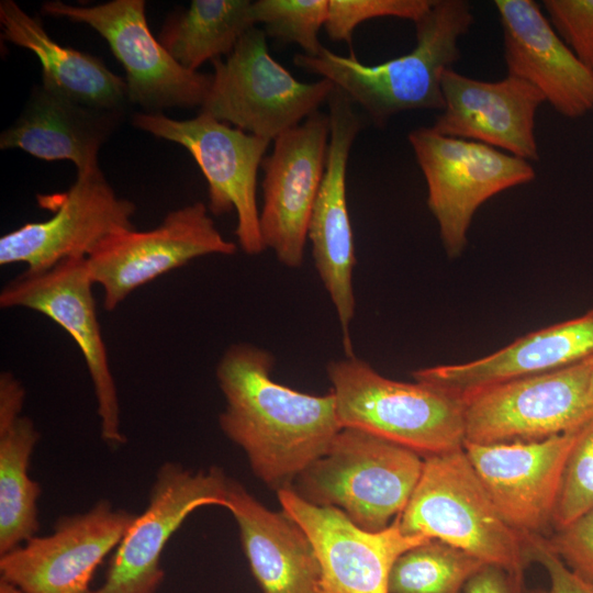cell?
Masks as SVG:
<instances>
[{"instance_id":"cell-1","label":"cell","mask_w":593,"mask_h":593,"mask_svg":"<svg viewBox=\"0 0 593 593\" xmlns=\"http://www.w3.org/2000/svg\"><path fill=\"white\" fill-rule=\"evenodd\" d=\"M273 356L248 343L230 346L216 366L226 406L225 436L245 452L254 474L278 492L323 456L343 428L334 393L314 395L272 379Z\"/></svg>"},{"instance_id":"cell-2","label":"cell","mask_w":593,"mask_h":593,"mask_svg":"<svg viewBox=\"0 0 593 593\" xmlns=\"http://www.w3.org/2000/svg\"><path fill=\"white\" fill-rule=\"evenodd\" d=\"M473 23L465 0H433L416 21V45L409 54L366 65L353 54L323 47L317 56L295 54V66L329 80L378 126L412 110H444V72L460 57L459 38Z\"/></svg>"},{"instance_id":"cell-3","label":"cell","mask_w":593,"mask_h":593,"mask_svg":"<svg viewBox=\"0 0 593 593\" xmlns=\"http://www.w3.org/2000/svg\"><path fill=\"white\" fill-rule=\"evenodd\" d=\"M406 535L454 546L524 581L526 536L504 519L463 448L424 458L418 483L395 518Z\"/></svg>"},{"instance_id":"cell-4","label":"cell","mask_w":593,"mask_h":593,"mask_svg":"<svg viewBox=\"0 0 593 593\" xmlns=\"http://www.w3.org/2000/svg\"><path fill=\"white\" fill-rule=\"evenodd\" d=\"M326 373L342 427L370 433L424 458L463 448L461 398L422 381L389 379L355 355L332 360Z\"/></svg>"},{"instance_id":"cell-5","label":"cell","mask_w":593,"mask_h":593,"mask_svg":"<svg viewBox=\"0 0 593 593\" xmlns=\"http://www.w3.org/2000/svg\"><path fill=\"white\" fill-rule=\"evenodd\" d=\"M423 467L424 457L410 448L343 427L291 490L312 505L340 510L365 530L379 532L406 507Z\"/></svg>"},{"instance_id":"cell-6","label":"cell","mask_w":593,"mask_h":593,"mask_svg":"<svg viewBox=\"0 0 593 593\" xmlns=\"http://www.w3.org/2000/svg\"><path fill=\"white\" fill-rule=\"evenodd\" d=\"M214 72L200 112L273 142L328 101L335 86L327 79L303 82L269 53L267 34L253 26Z\"/></svg>"},{"instance_id":"cell-7","label":"cell","mask_w":593,"mask_h":593,"mask_svg":"<svg viewBox=\"0 0 593 593\" xmlns=\"http://www.w3.org/2000/svg\"><path fill=\"white\" fill-rule=\"evenodd\" d=\"M407 138L449 258L465 251L472 219L485 201L536 176L527 160L479 142L441 135L432 127H417Z\"/></svg>"},{"instance_id":"cell-8","label":"cell","mask_w":593,"mask_h":593,"mask_svg":"<svg viewBox=\"0 0 593 593\" xmlns=\"http://www.w3.org/2000/svg\"><path fill=\"white\" fill-rule=\"evenodd\" d=\"M592 363L593 356L462 396L465 443L541 440L585 426L593 419L589 395Z\"/></svg>"},{"instance_id":"cell-9","label":"cell","mask_w":593,"mask_h":593,"mask_svg":"<svg viewBox=\"0 0 593 593\" xmlns=\"http://www.w3.org/2000/svg\"><path fill=\"white\" fill-rule=\"evenodd\" d=\"M133 124L183 146L206 179L209 211L219 216L235 210V235L242 250L258 255L266 249L259 224L257 175L269 141L202 112L188 120H175L160 112L137 113Z\"/></svg>"},{"instance_id":"cell-10","label":"cell","mask_w":593,"mask_h":593,"mask_svg":"<svg viewBox=\"0 0 593 593\" xmlns=\"http://www.w3.org/2000/svg\"><path fill=\"white\" fill-rule=\"evenodd\" d=\"M46 15L88 24L110 45L126 74L127 100L147 113L202 107L212 75L182 67L152 34L144 0H112L92 7L59 0L42 5Z\"/></svg>"},{"instance_id":"cell-11","label":"cell","mask_w":593,"mask_h":593,"mask_svg":"<svg viewBox=\"0 0 593 593\" xmlns=\"http://www.w3.org/2000/svg\"><path fill=\"white\" fill-rule=\"evenodd\" d=\"M86 257L69 258L43 271L25 270L0 292L3 309L38 312L70 335L88 369L97 400L101 439L112 448L126 443L121 409L107 347L97 316V304Z\"/></svg>"},{"instance_id":"cell-12","label":"cell","mask_w":593,"mask_h":593,"mask_svg":"<svg viewBox=\"0 0 593 593\" xmlns=\"http://www.w3.org/2000/svg\"><path fill=\"white\" fill-rule=\"evenodd\" d=\"M236 251L237 245L216 228L208 205L195 202L169 212L152 230L107 236L86 260L93 283L103 289V307L113 311L134 290L195 258Z\"/></svg>"},{"instance_id":"cell-13","label":"cell","mask_w":593,"mask_h":593,"mask_svg":"<svg viewBox=\"0 0 593 593\" xmlns=\"http://www.w3.org/2000/svg\"><path fill=\"white\" fill-rule=\"evenodd\" d=\"M231 480L219 467L192 471L176 462L161 465L147 507L135 516L92 593H156L165 578L160 561L167 542L195 510L226 508Z\"/></svg>"},{"instance_id":"cell-14","label":"cell","mask_w":593,"mask_h":593,"mask_svg":"<svg viewBox=\"0 0 593 593\" xmlns=\"http://www.w3.org/2000/svg\"><path fill=\"white\" fill-rule=\"evenodd\" d=\"M52 217L25 223L0 238V265L25 264L29 271L47 270L69 258L87 257L107 236L134 228L136 206L120 198L98 167L77 172L63 193L37 195Z\"/></svg>"},{"instance_id":"cell-15","label":"cell","mask_w":593,"mask_h":593,"mask_svg":"<svg viewBox=\"0 0 593 593\" xmlns=\"http://www.w3.org/2000/svg\"><path fill=\"white\" fill-rule=\"evenodd\" d=\"M134 518L105 499L83 513L60 516L49 535H35L0 556V579L24 593H92L96 570Z\"/></svg>"},{"instance_id":"cell-16","label":"cell","mask_w":593,"mask_h":593,"mask_svg":"<svg viewBox=\"0 0 593 593\" xmlns=\"http://www.w3.org/2000/svg\"><path fill=\"white\" fill-rule=\"evenodd\" d=\"M329 130L328 114L317 111L279 135L261 163V238L289 268L303 264L309 222L326 168Z\"/></svg>"},{"instance_id":"cell-17","label":"cell","mask_w":593,"mask_h":593,"mask_svg":"<svg viewBox=\"0 0 593 593\" xmlns=\"http://www.w3.org/2000/svg\"><path fill=\"white\" fill-rule=\"evenodd\" d=\"M329 141L325 174L311 213L307 239L316 271L335 307L346 356H353L350 323L356 301L355 246L347 202V167L353 144L363 127L355 104L338 89L328 101Z\"/></svg>"},{"instance_id":"cell-18","label":"cell","mask_w":593,"mask_h":593,"mask_svg":"<svg viewBox=\"0 0 593 593\" xmlns=\"http://www.w3.org/2000/svg\"><path fill=\"white\" fill-rule=\"evenodd\" d=\"M585 426L541 440L463 444L495 506L522 535L552 529L564 468Z\"/></svg>"},{"instance_id":"cell-19","label":"cell","mask_w":593,"mask_h":593,"mask_svg":"<svg viewBox=\"0 0 593 593\" xmlns=\"http://www.w3.org/2000/svg\"><path fill=\"white\" fill-rule=\"evenodd\" d=\"M281 510L312 541L323 574L324 593H390L395 560L430 538L404 534L394 519L387 528L368 532L340 510L312 505L291 489L277 492Z\"/></svg>"},{"instance_id":"cell-20","label":"cell","mask_w":593,"mask_h":593,"mask_svg":"<svg viewBox=\"0 0 593 593\" xmlns=\"http://www.w3.org/2000/svg\"><path fill=\"white\" fill-rule=\"evenodd\" d=\"M445 107L432 128L445 136L479 142L524 160H537L536 112L546 102L529 82L469 78L447 69L441 78Z\"/></svg>"},{"instance_id":"cell-21","label":"cell","mask_w":593,"mask_h":593,"mask_svg":"<svg viewBox=\"0 0 593 593\" xmlns=\"http://www.w3.org/2000/svg\"><path fill=\"white\" fill-rule=\"evenodd\" d=\"M507 75L536 87L558 113L593 110V72L570 49L533 0H495Z\"/></svg>"},{"instance_id":"cell-22","label":"cell","mask_w":593,"mask_h":593,"mask_svg":"<svg viewBox=\"0 0 593 593\" xmlns=\"http://www.w3.org/2000/svg\"><path fill=\"white\" fill-rule=\"evenodd\" d=\"M593 356V307L577 317L518 337L481 358L415 370L414 380L462 398L503 381L544 373Z\"/></svg>"},{"instance_id":"cell-23","label":"cell","mask_w":593,"mask_h":593,"mask_svg":"<svg viewBox=\"0 0 593 593\" xmlns=\"http://www.w3.org/2000/svg\"><path fill=\"white\" fill-rule=\"evenodd\" d=\"M226 510L237 523L242 548L262 593H324L315 548L282 510L267 508L233 479Z\"/></svg>"},{"instance_id":"cell-24","label":"cell","mask_w":593,"mask_h":593,"mask_svg":"<svg viewBox=\"0 0 593 593\" xmlns=\"http://www.w3.org/2000/svg\"><path fill=\"white\" fill-rule=\"evenodd\" d=\"M123 112L81 104L41 81L14 123L0 135V148H20L44 160L67 159L82 172L98 167V154Z\"/></svg>"},{"instance_id":"cell-25","label":"cell","mask_w":593,"mask_h":593,"mask_svg":"<svg viewBox=\"0 0 593 593\" xmlns=\"http://www.w3.org/2000/svg\"><path fill=\"white\" fill-rule=\"evenodd\" d=\"M25 390L11 372L0 374V556L21 546L40 528L42 489L29 473L40 439L33 421L22 415Z\"/></svg>"},{"instance_id":"cell-26","label":"cell","mask_w":593,"mask_h":593,"mask_svg":"<svg viewBox=\"0 0 593 593\" xmlns=\"http://www.w3.org/2000/svg\"><path fill=\"white\" fill-rule=\"evenodd\" d=\"M1 37L34 53L42 65V81L90 108L123 112L126 82L102 59L61 46L15 1L0 2Z\"/></svg>"},{"instance_id":"cell-27","label":"cell","mask_w":593,"mask_h":593,"mask_svg":"<svg viewBox=\"0 0 593 593\" xmlns=\"http://www.w3.org/2000/svg\"><path fill=\"white\" fill-rule=\"evenodd\" d=\"M249 0H192L164 26L159 42L184 68L198 71L206 60L231 54L253 26Z\"/></svg>"},{"instance_id":"cell-28","label":"cell","mask_w":593,"mask_h":593,"mask_svg":"<svg viewBox=\"0 0 593 593\" xmlns=\"http://www.w3.org/2000/svg\"><path fill=\"white\" fill-rule=\"evenodd\" d=\"M485 564L478 558L437 539L403 552L394 562L390 593H461L469 579Z\"/></svg>"},{"instance_id":"cell-29","label":"cell","mask_w":593,"mask_h":593,"mask_svg":"<svg viewBox=\"0 0 593 593\" xmlns=\"http://www.w3.org/2000/svg\"><path fill=\"white\" fill-rule=\"evenodd\" d=\"M328 15V0H257L251 3L254 24L261 23L267 36L298 44L305 55L323 49L318 32Z\"/></svg>"},{"instance_id":"cell-30","label":"cell","mask_w":593,"mask_h":593,"mask_svg":"<svg viewBox=\"0 0 593 593\" xmlns=\"http://www.w3.org/2000/svg\"><path fill=\"white\" fill-rule=\"evenodd\" d=\"M593 508V419L584 427L568 458L552 517L560 529Z\"/></svg>"},{"instance_id":"cell-31","label":"cell","mask_w":593,"mask_h":593,"mask_svg":"<svg viewBox=\"0 0 593 593\" xmlns=\"http://www.w3.org/2000/svg\"><path fill=\"white\" fill-rule=\"evenodd\" d=\"M433 0H328V15L324 25L334 42L351 43L358 25L370 19L393 16L418 21Z\"/></svg>"},{"instance_id":"cell-32","label":"cell","mask_w":593,"mask_h":593,"mask_svg":"<svg viewBox=\"0 0 593 593\" xmlns=\"http://www.w3.org/2000/svg\"><path fill=\"white\" fill-rule=\"evenodd\" d=\"M542 4L553 29L593 72V0H545Z\"/></svg>"},{"instance_id":"cell-33","label":"cell","mask_w":593,"mask_h":593,"mask_svg":"<svg viewBox=\"0 0 593 593\" xmlns=\"http://www.w3.org/2000/svg\"><path fill=\"white\" fill-rule=\"evenodd\" d=\"M546 538L571 570L593 584V508Z\"/></svg>"},{"instance_id":"cell-34","label":"cell","mask_w":593,"mask_h":593,"mask_svg":"<svg viewBox=\"0 0 593 593\" xmlns=\"http://www.w3.org/2000/svg\"><path fill=\"white\" fill-rule=\"evenodd\" d=\"M530 562L539 563L547 572L546 589L524 590V593H593V584L571 570L552 550L546 536L526 535Z\"/></svg>"},{"instance_id":"cell-35","label":"cell","mask_w":593,"mask_h":593,"mask_svg":"<svg viewBox=\"0 0 593 593\" xmlns=\"http://www.w3.org/2000/svg\"><path fill=\"white\" fill-rule=\"evenodd\" d=\"M523 580L495 564H483L461 593H524Z\"/></svg>"},{"instance_id":"cell-36","label":"cell","mask_w":593,"mask_h":593,"mask_svg":"<svg viewBox=\"0 0 593 593\" xmlns=\"http://www.w3.org/2000/svg\"><path fill=\"white\" fill-rule=\"evenodd\" d=\"M0 593H24L22 590L15 585L7 582L5 580L0 579Z\"/></svg>"},{"instance_id":"cell-37","label":"cell","mask_w":593,"mask_h":593,"mask_svg":"<svg viewBox=\"0 0 593 593\" xmlns=\"http://www.w3.org/2000/svg\"><path fill=\"white\" fill-rule=\"evenodd\" d=\"M589 395H590V400L593 404V363H592V368H591V373H590V381H589Z\"/></svg>"}]
</instances>
